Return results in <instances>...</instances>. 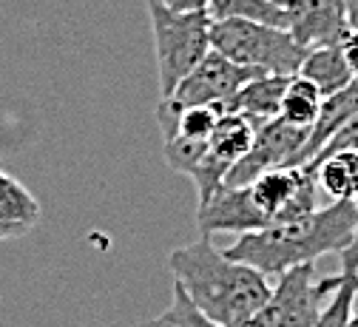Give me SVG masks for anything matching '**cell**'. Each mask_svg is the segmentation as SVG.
Segmentation results:
<instances>
[{
	"instance_id": "obj_1",
	"label": "cell",
	"mask_w": 358,
	"mask_h": 327,
	"mask_svg": "<svg viewBox=\"0 0 358 327\" xmlns=\"http://www.w3.org/2000/svg\"><path fill=\"white\" fill-rule=\"evenodd\" d=\"M173 285L185 291L191 305L222 327H248L250 319L271 299V279L262 270L234 262L216 251L210 237L176 248L168 256Z\"/></svg>"
},
{
	"instance_id": "obj_2",
	"label": "cell",
	"mask_w": 358,
	"mask_h": 327,
	"mask_svg": "<svg viewBox=\"0 0 358 327\" xmlns=\"http://www.w3.org/2000/svg\"><path fill=\"white\" fill-rule=\"evenodd\" d=\"M358 230L352 202H327L316 214L282 222L264 230L242 233L225 251L228 259L262 270L267 279L282 276L296 265H313L324 253H341Z\"/></svg>"
},
{
	"instance_id": "obj_3",
	"label": "cell",
	"mask_w": 358,
	"mask_h": 327,
	"mask_svg": "<svg viewBox=\"0 0 358 327\" xmlns=\"http://www.w3.org/2000/svg\"><path fill=\"white\" fill-rule=\"evenodd\" d=\"M210 49L228 60L259 69L264 74H299L307 49L293 40L287 29L264 26L253 20H210Z\"/></svg>"
},
{
	"instance_id": "obj_4",
	"label": "cell",
	"mask_w": 358,
	"mask_h": 327,
	"mask_svg": "<svg viewBox=\"0 0 358 327\" xmlns=\"http://www.w3.org/2000/svg\"><path fill=\"white\" fill-rule=\"evenodd\" d=\"M145 4L151 15V29H154L159 95L171 97V91L210 52V15L208 12L176 15L162 9L157 0H145Z\"/></svg>"
},
{
	"instance_id": "obj_5",
	"label": "cell",
	"mask_w": 358,
	"mask_h": 327,
	"mask_svg": "<svg viewBox=\"0 0 358 327\" xmlns=\"http://www.w3.org/2000/svg\"><path fill=\"white\" fill-rule=\"evenodd\" d=\"M262 74L264 71L239 66V63L228 60L225 55L210 49L205 55V60L171 91V97H162L159 103H165L173 111L194 109V106H216L222 111L239 95V88H245L250 80H256Z\"/></svg>"
},
{
	"instance_id": "obj_6",
	"label": "cell",
	"mask_w": 358,
	"mask_h": 327,
	"mask_svg": "<svg viewBox=\"0 0 358 327\" xmlns=\"http://www.w3.org/2000/svg\"><path fill=\"white\" fill-rule=\"evenodd\" d=\"M324 296L319 293L316 267L296 265L276 276V285L264 307L250 319L248 327H316Z\"/></svg>"
},
{
	"instance_id": "obj_7",
	"label": "cell",
	"mask_w": 358,
	"mask_h": 327,
	"mask_svg": "<svg viewBox=\"0 0 358 327\" xmlns=\"http://www.w3.org/2000/svg\"><path fill=\"white\" fill-rule=\"evenodd\" d=\"M256 128H259V123H253L245 114L222 111L213 134L208 137V151H205L199 168L191 174L194 185H196V194H199V205L208 202L216 191H222L231 168L250 151Z\"/></svg>"
},
{
	"instance_id": "obj_8",
	"label": "cell",
	"mask_w": 358,
	"mask_h": 327,
	"mask_svg": "<svg viewBox=\"0 0 358 327\" xmlns=\"http://www.w3.org/2000/svg\"><path fill=\"white\" fill-rule=\"evenodd\" d=\"M307 134H310L307 128H296V125L285 123L282 117L262 123L256 128L250 151L231 168L222 188H245V185H250L253 179H259L267 171L293 168L307 143Z\"/></svg>"
},
{
	"instance_id": "obj_9",
	"label": "cell",
	"mask_w": 358,
	"mask_h": 327,
	"mask_svg": "<svg viewBox=\"0 0 358 327\" xmlns=\"http://www.w3.org/2000/svg\"><path fill=\"white\" fill-rule=\"evenodd\" d=\"M287 32L304 49H319V46H338L350 26L344 6H338L336 0H290Z\"/></svg>"
},
{
	"instance_id": "obj_10",
	"label": "cell",
	"mask_w": 358,
	"mask_h": 327,
	"mask_svg": "<svg viewBox=\"0 0 358 327\" xmlns=\"http://www.w3.org/2000/svg\"><path fill=\"white\" fill-rule=\"evenodd\" d=\"M355 114H358V80H352L347 88L336 91V95L324 97V103L319 109V117H316V123H313V128L307 134V143H304V148H301V154H299L293 168L307 165V162L316 160L324 151V146Z\"/></svg>"
},
{
	"instance_id": "obj_11",
	"label": "cell",
	"mask_w": 358,
	"mask_h": 327,
	"mask_svg": "<svg viewBox=\"0 0 358 327\" xmlns=\"http://www.w3.org/2000/svg\"><path fill=\"white\" fill-rule=\"evenodd\" d=\"M40 202L23 182L0 168V242L17 239L40 222Z\"/></svg>"
},
{
	"instance_id": "obj_12",
	"label": "cell",
	"mask_w": 358,
	"mask_h": 327,
	"mask_svg": "<svg viewBox=\"0 0 358 327\" xmlns=\"http://www.w3.org/2000/svg\"><path fill=\"white\" fill-rule=\"evenodd\" d=\"M287 83H290V77H285V74H262V77L250 80L245 88H239V95L222 111L245 114L259 125L267 120H276L282 111Z\"/></svg>"
},
{
	"instance_id": "obj_13",
	"label": "cell",
	"mask_w": 358,
	"mask_h": 327,
	"mask_svg": "<svg viewBox=\"0 0 358 327\" xmlns=\"http://www.w3.org/2000/svg\"><path fill=\"white\" fill-rule=\"evenodd\" d=\"M301 168L316 174L319 194H324L330 202H350L358 194V151L352 148L324 154Z\"/></svg>"
},
{
	"instance_id": "obj_14",
	"label": "cell",
	"mask_w": 358,
	"mask_h": 327,
	"mask_svg": "<svg viewBox=\"0 0 358 327\" xmlns=\"http://www.w3.org/2000/svg\"><path fill=\"white\" fill-rule=\"evenodd\" d=\"M299 77L310 80L322 91V97H330L336 91L347 88L355 74L350 71L344 52H341V43L338 46H319V49H307V57L299 69Z\"/></svg>"
},
{
	"instance_id": "obj_15",
	"label": "cell",
	"mask_w": 358,
	"mask_h": 327,
	"mask_svg": "<svg viewBox=\"0 0 358 327\" xmlns=\"http://www.w3.org/2000/svg\"><path fill=\"white\" fill-rule=\"evenodd\" d=\"M324 97L322 91L313 85L310 80L293 74L290 83H287V91H285V100H282V111L279 117L296 128H313V123H316L319 117V109H322Z\"/></svg>"
},
{
	"instance_id": "obj_16",
	"label": "cell",
	"mask_w": 358,
	"mask_h": 327,
	"mask_svg": "<svg viewBox=\"0 0 358 327\" xmlns=\"http://www.w3.org/2000/svg\"><path fill=\"white\" fill-rule=\"evenodd\" d=\"M208 15L210 20H253L264 26L287 29V9L267 4V0H208Z\"/></svg>"
},
{
	"instance_id": "obj_17",
	"label": "cell",
	"mask_w": 358,
	"mask_h": 327,
	"mask_svg": "<svg viewBox=\"0 0 358 327\" xmlns=\"http://www.w3.org/2000/svg\"><path fill=\"white\" fill-rule=\"evenodd\" d=\"M319 293L327 296L333 293V299L322 307V316L316 321V327H344L352 307H355V273H333L324 276L319 282Z\"/></svg>"
},
{
	"instance_id": "obj_18",
	"label": "cell",
	"mask_w": 358,
	"mask_h": 327,
	"mask_svg": "<svg viewBox=\"0 0 358 327\" xmlns=\"http://www.w3.org/2000/svg\"><path fill=\"white\" fill-rule=\"evenodd\" d=\"M205 151H208V139L173 137V139H165V151H162V154H165V162H168L173 171L191 176V174L199 168Z\"/></svg>"
},
{
	"instance_id": "obj_19",
	"label": "cell",
	"mask_w": 358,
	"mask_h": 327,
	"mask_svg": "<svg viewBox=\"0 0 358 327\" xmlns=\"http://www.w3.org/2000/svg\"><path fill=\"white\" fill-rule=\"evenodd\" d=\"M165 316H168L176 327H222V324L205 319V316L191 305V299L185 296V291L179 288V285H173V299H171Z\"/></svg>"
},
{
	"instance_id": "obj_20",
	"label": "cell",
	"mask_w": 358,
	"mask_h": 327,
	"mask_svg": "<svg viewBox=\"0 0 358 327\" xmlns=\"http://www.w3.org/2000/svg\"><path fill=\"white\" fill-rule=\"evenodd\" d=\"M157 4L168 12L188 15V12H208V0H157Z\"/></svg>"
},
{
	"instance_id": "obj_21",
	"label": "cell",
	"mask_w": 358,
	"mask_h": 327,
	"mask_svg": "<svg viewBox=\"0 0 358 327\" xmlns=\"http://www.w3.org/2000/svg\"><path fill=\"white\" fill-rule=\"evenodd\" d=\"M341 52H344V60H347L350 71L358 80V29H350L347 32V37L341 40Z\"/></svg>"
},
{
	"instance_id": "obj_22",
	"label": "cell",
	"mask_w": 358,
	"mask_h": 327,
	"mask_svg": "<svg viewBox=\"0 0 358 327\" xmlns=\"http://www.w3.org/2000/svg\"><path fill=\"white\" fill-rule=\"evenodd\" d=\"M344 18L350 29H358V0H344Z\"/></svg>"
},
{
	"instance_id": "obj_23",
	"label": "cell",
	"mask_w": 358,
	"mask_h": 327,
	"mask_svg": "<svg viewBox=\"0 0 358 327\" xmlns=\"http://www.w3.org/2000/svg\"><path fill=\"white\" fill-rule=\"evenodd\" d=\"M137 327H176L165 313L162 316H157V319H148V321H143V324H137Z\"/></svg>"
},
{
	"instance_id": "obj_24",
	"label": "cell",
	"mask_w": 358,
	"mask_h": 327,
	"mask_svg": "<svg viewBox=\"0 0 358 327\" xmlns=\"http://www.w3.org/2000/svg\"><path fill=\"white\" fill-rule=\"evenodd\" d=\"M344 327H358V305L352 307V313H350V319H347V324Z\"/></svg>"
},
{
	"instance_id": "obj_25",
	"label": "cell",
	"mask_w": 358,
	"mask_h": 327,
	"mask_svg": "<svg viewBox=\"0 0 358 327\" xmlns=\"http://www.w3.org/2000/svg\"><path fill=\"white\" fill-rule=\"evenodd\" d=\"M267 4H276V6H282V9H287V4H290V0H267Z\"/></svg>"
},
{
	"instance_id": "obj_26",
	"label": "cell",
	"mask_w": 358,
	"mask_h": 327,
	"mask_svg": "<svg viewBox=\"0 0 358 327\" xmlns=\"http://www.w3.org/2000/svg\"><path fill=\"white\" fill-rule=\"evenodd\" d=\"M350 202H352V208H355V214H358V194H355V197H352Z\"/></svg>"
},
{
	"instance_id": "obj_27",
	"label": "cell",
	"mask_w": 358,
	"mask_h": 327,
	"mask_svg": "<svg viewBox=\"0 0 358 327\" xmlns=\"http://www.w3.org/2000/svg\"><path fill=\"white\" fill-rule=\"evenodd\" d=\"M355 293H358V273H355Z\"/></svg>"
},
{
	"instance_id": "obj_28",
	"label": "cell",
	"mask_w": 358,
	"mask_h": 327,
	"mask_svg": "<svg viewBox=\"0 0 358 327\" xmlns=\"http://www.w3.org/2000/svg\"><path fill=\"white\" fill-rule=\"evenodd\" d=\"M336 4H338V6H344V0H336Z\"/></svg>"
}]
</instances>
